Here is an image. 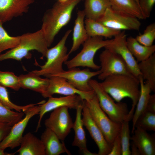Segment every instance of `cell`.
I'll return each mask as SVG.
<instances>
[{
    "mask_svg": "<svg viewBox=\"0 0 155 155\" xmlns=\"http://www.w3.org/2000/svg\"><path fill=\"white\" fill-rule=\"evenodd\" d=\"M67 0H58V1L60 2H63Z\"/></svg>",
    "mask_w": 155,
    "mask_h": 155,
    "instance_id": "obj_43",
    "label": "cell"
},
{
    "mask_svg": "<svg viewBox=\"0 0 155 155\" xmlns=\"http://www.w3.org/2000/svg\"><path fill=\"white\" fill-rule=\"evenodd\" d=\"M83 103L84 102L76 109L75 119L73 123L72 127L75 135L72 145L73 146L78 147L80 151L84 155H97V154L91 152L87 148L86 139L82 117Z\"/></svg>",
    "mask_w": 155,
    "mask_h": 155,
    "instance_id": "obj_20",
    "label": "cell"
},
{
    "mask_svg": "<svg viewBox=\"0 0 155 155\" xmlns=\"http://www.w3.org/2000/svg\"><path fill=\"white\" fill-rule=\"evenodd\" d=\"M85 14L83 10H79L75 21L73 33L72 44L68 54L70 55L78 50L89 37L84 25Z\"/></svg>",
    "mask_w": 155,
    "mask_h": 155,
    "instance_id": "obj_22",
    "label": "cell"
},
{
    "mask_svg": "<svg viewBox=\"0 0 155 155\" xmlns=\"http://www.w3.org/2000/svg\"><path fill=\"white\" fill-rule=\"evenodd\" d=\"M40 139L44 146L45 155H59L63 153L71 154L63 141L61 142L55 133L49 128H46Z\"/></svg>",
    "mask_w": 155,
    "mask_h": 155,
    "instance_id": "obj_18",
    "label": "cell"
},
{
    "mask_svg": "<svg viewBox=\"0 0 155 155\" xmlns=\"http://www.w3.org/2000/svg\"><path fill=\"white\" fill-rule=\"evenodd\" d=\"M139 70L144 80L149 84L152 91H155V53L138 63Z\"/></svg>",
    "mask_w": 155,
    "mask_h": 155,
    "instance_id": "obj_28",
    "label": "cell"
},
{
    "mask_svg": "<svg viewBox=\"0 0 155 155\" xmlns=\"http://www.w3.org/2000/svg\"><path fill=\"white\" fill-rule=\"evenodd\" d=\"M122 153V145L119 134L114 140L111 151L108 155H121Z\"/></svg>",
    "mask_w": 155,
    "mask_h": 155,
    "instance_id": "obj_38",
    "label": "cell"
},
{
    "mask_svg": "<svg viewBox=\"0 0 155 155\" xmlns=\"http://www.w3.org/2000/svg\"><path fill=\"white\" fill-rule=\"evenodd\" d=\"M126 42L128 49L137 62L147 59L155 53V45H143L132 36L127 38Z\"/></svg>",
    "mask_w": 155,
    "mask_h": 155,
    "instance_id": "obj_27",
    "label": "cell"
},
{
    "mask_svg": "<svg viewBox=\"0 0 155 155\" xmlns=\"http://www.w3.org/2000/svg\"><path fill=\"white\" fill-rule=\"evenodd\" d=\"M135 127V129L140 128L146 131H155V113L144 112L137 119Z\"/></svg>",
    "mask_w": 155,
    "mask_h": 155,
    "instance_id": "obj_32",
    "label": "cell"
},
{
    "mask_svg": "<svg viewBox=\"0 0 155 155\" xmlns=\"http://www.w3.org/2000/svg\"><path fill=\"white\" fill-rule=\"evenodd\" d=\"M71 31V30H67L56 45L51 49H48L45 57L46 61L42 65L37 63L40 69V70L32 71L33 72L39 76H45L55 75L64 70L63 64L68 60L69 55L67 53L65 44Z\"/></svg>",
    "mask_w": 155,
    "mask_h": 155,
    "instance_id": "obj_5",
    "label": "cell"
},
{
    "mask_svg": "<svg viewBox=\"0 0 155 155\" xmlns=\"http://www.w3.org/2000/svg\"><path fill=\"white\" fill-rule=\"evenodd\" d=\"M34 0H0V20L3 24L27 13Z\"/></svg>",
    "mask_w": 155,
    "mask_h": 155,
    "instance_id": "obj_17",
    "label": "cell"
},
{
    "mask_svg": "<svg viewBox=\"0 0 155 155\" xmlns=\"http://www.w3.org/2000/svg\"><path fill=\"white\" fill-rule=\"evenodd\" d=\"M5 150L0 148V155H13L15 154L16 152L13 153H7L4 151Z\"/></svg>",
    "mask_w": 155,
    "mask_h": 155,
    "instance_id": "obj_42",
    "label": "cell"
},
{
    "mask_svg": "<svg viewBox=\"0 0 155 155\" xmlns=\"http://www.w3.org/2000/svg\"><path fill=\"white\" fill-rule=\"evenodd\" d=\"M84 100L77 94L59 97L51 96L49 98L46 102L39 105L40 106L39 114V117L36 131H37L40 127L42 119L44 114L47 112L62 106H67L69 108L76 109L78 106L83 104Z\"/></svg>",
    "mask_w": 155,
    "mask_h": 155,
    "instance_id": "obj_16",
    "label": "cell"
},
{
    "mask_svg": "<svg viewBox=\"0 0 155 155\" xmlns=\"http://www.w3.org/2000/svg\"><path fill=\"white\" fill-rule=\"evenodd\" d=\"M24 115L23 112H15L8 109L0 101V122L13 125L22 119Z\"/></svg>",
    "mask_w": 155,
    "mask_h": 155,
    "instance_id": "obj_31",
    "label": "cell"
},
{
    "mask_svg": "<svg viewBox=\"0 0 155 155\" xmlns=\"http://www.w3.org/2000/svg\"><path fill=\"white\" fill-rule=\"evenodd\" d=\"M100 84L116 102H121L125 98L131 99L132 106L129 113L133 115L140 94L139 79L132 75L116 74L108 77Z\"/></svg>",
    "mask_w": 155,
    "mask_h": 155,
    "instance_id": "obj_2",
    "label": "cell"
},
{
    "mask_svg": "<svg viewBox=\"0 0 155 155\" xmlns=\"http://www.w3.org/2000/svg\"><path fill=\"white\" fill-rule=\"evenodd\" d=\"M44 77L49 79L48 87L41 94L44 98H49L55 94L65 96L77 94L83 100H87L92 98L96 95L93 90L86 92L76 89L63 77L54 75H47Z\"/></svg>",
    "mask_w": 155,
    "mask_h": 155,
    "instance_id": "obj_10",
    "label": "cell"
},
{
    "mask_svg": "<svg viewBox=\"0 0 155 155\" xmlns=\"http://www.w3.org/2000/svg\"><path fill=\"white\" fill-rule=\"evenodd\" d=\"M140 82V94L136 105V107L132 119V127L131 133H133L135 129L136 122L139 116L145 111L152 91L149 84L147 82L145 83L142 76L139 78Z\"/></svg>",
    "mask_w": 155,
    "mask_h": 155,
    "instance_id": "obj_24",
    "label": "cell"
},
{
    "mask_svg": "<svg viewBox=\"0 0 155 155\" xmlns=\"http://www.w3.org/2000/svg\"><path fill=\"white\" fill-rule=\"evenodd\" d=\"M84 24L89 37L99 36L111 38L121 32L104 26L96 21L87 18L84 20Z\"/></svg>",
    "mask_w": 155,
    "mask_h": 155,
    "instance_id": "obj_26",
    "label": "cell"
},
{
    "mask_svg": "<svg viewBox=\"0 0 155 155\" xmlns=\"http://www.w3.org/2000/svg\"><path fill=\"white\" fill-rule=\"evenodd\" d=\"M111 6L108 0H85L83 10L86 18L97 21Z\"/></svg>",
    "mask_w": 155,
    "mask_h": 155,
    "instance_id": "obj_25",
    "label": "cell"
},
{
    "mask_svg": "<svg viewBox=\"0 0 155 155\" xmlns=\"http://www.w3.org/2000/svg\"><path fill=\"white\" fill-rule=\"evenodd\" d=\"M0 101L8 109L18 112H25L30 107L37 104H30L25 106H19L12 102L9 97L8 92L4 86L0 84Z\"/></svg>",
    "mask_w": 155,
    "mask_h": 155,
    "instance_id": "obj_33",
    "label": "cell"
},
{
    "mask_svg": "<svg viewBox=\"0 0 155 155\" xmlns=\"http://www.w3.org/2000/svg\"><path fill=\"white\" fill-rule=\"evenodd\" d=\"M18 77L21 88L30 90L41 94L45 91L49 84L48 78H41L32 71L21 74Z\"/></svg>",
    "mask_w": 155,
    "mask_h": 155,
    "instance_id": "obj_23",
    "label": "cell"
},
{
    "mask_svg": "<svg viewBox=\"0 0 155 155\" xmlns=\"http://www.w3.org/2000/svg\"><path fill=\"white\" fill-rule=\"evenodd\" d=\"M113 8L134 16L139 20H145L138 4L134 0H108Z\"/></svg>",
    "mask_w": 155,
    "mask_h": 155,
    "instance_id": "obj_29",
    "label": "cell"
},
{
    "mask_svg": "<svg viewBox=\"0 0 155 155\" xmlns=\"http://www.w3.org/2000/svg\"><path fill=\"white\" fill-rule=\"evenodd\" d=\"M155 3V0H139V6L145 20L149 18Z\"/></svg>",
    "mask_w": 155,
    "mask_h": 155,
    "instance_id": "obj_37",
    "label": "cell"
},
{
    "mask_svg": "<svg viewBox=\"0 0 155 155\" xmlns=\"http://www.w3.org/2000/svg\"><path fill=\"white\" fill-rule=\"evenodd\" d=\"M140 44L150 46L153 45L155 39V23L153 22L148 25L142 34L137 36L135 38Z\"/></svg>",
    "mask_w": 155,
    "mask_h": 155,
    "instance_id": "obj_36",
    "label": "cell"
},
{
    "mask_svg": "<svg viewBox=\"0 0 155 155\" xmlns=\"http://www.w3.org/2000/svg\"><path fill=\"white\" fill-rule=\"evenodd\" d=\"M68 109L67 106H62L54 109L44 122L46 128L54 132L62 141L70 133L73 125Z\"/></svg>",
    "mask_w": 155,
    "mask_h": 155,
    "instance_id": "obj_11",
    "label": "cell"
},
{
    "mask_svg": "<svg viewBox=\"0 0 155 155\" xmlns=\"http://www.w3.org/2000/svg\"><path fill=\"white\" fill-rule=\"evenodd\" d=\"M0 84L16 91L21 88L18 76L12 72L0 71Z\"/></svg>",
    "mask_w": 155,
    "mask_h": 155,
    "instance_id": "obj_35",
    "label": "cell"
},
{
    "mask_svg": "<svg viewBox=\"0 0 155 155\" xmlns=\"http://www.w3.org/2000/svg\"><path fill=\"white\" fill-rule=\"evenodd\" d=\"M3 24L0 20V53L16 47L19 43L20 38V36H12L9 35L3 27Z\"/></svg>",
    "mask_w": 155,
    "mask_h": 155,
    "instance_id": "obj_30",
    "label": "cell"
},
{
    "mask_svg": "<svg viewBox=\"0 0 155 155\" xmlns=\"http://www.w3.org/2000/svg\"><path fill=\"white\" fill-rule=\"evenodd\" d=\"M131 155H141L140 151L137 147L131 142Z\"/></svg>",
    "mask_w": 155,
    "mask_h": 155,
    "instance_id": "obj_41",
    "label": "cell"
},
{
    "mask_svg": "<svg viewBox=\"0 0 155 155\" xmlns=\"http://www.w3.org/2000/svg\"><path fill=\"white\" fill-rule=\"evenodd\" d=\"M130 140L137 147L141 155H155V138L147 131L141 128H135Z\"/></svg>",
    "mask_w": 155,
    "mask_h": 155,
    "instance_id": "obj_19",
    "label": "cell"
},
{
    "mask_svg": "<svg viewBox=\"0 0 155 155\" xmlns=\"http://www.w3.org/2000/svg\"><path fill=\"white\" fill-rule=\"evenodd\" d=\"M129 121L125 120L121 124L119 133L122 145V153L121 155H131L130 148V129L129 125Z\"/></svg>",
    "mask_w": 155,
    "mask_h": 155,
    "instance_id": "obj_34",
    "label": "cell"
},
{
    "mask_svg": "<svg viewBox=\"0 0 155 155\" xmlns=\"http://www.w3.org/2000/svg\"><path fill=\"white\" fill-rule=\"evenodd\" d=\"M100 73L98 78L103 80L116 74L133 75L122 57L118 54L105 49L99 55Z\"/></svg>",
    "mask_w": 155,
    "mask_h": 155,
    "instance_id": "obj_9",
    "label": "cell"
},
{
    "mask_svg": "<svg viewBox=\"0 0 155 155\" xmlns=\"http://www.w3.org/2000/svg\"><path fill=\"white\" fill-rule=\"evenodd\" d=\"M89 83L95 92L101 108L111 120L121 123L125 120L132 119L126 103L121 101L115 103L96 80L91 79Z\"/></svg>",
    "mask_w": 155,
    "mask_h": 155,
    "instance_id": "obj_4",
    "label": "cell"
},
{
    "mask_svg": "<svg viewBox=\"0 0 155 155\" xmlns=\"http://www.w3.org/2000/svg\"><path fill=\"white\" fill-rule=\"evenodd\" d=\"M33 106L24 112V118L13 125L8 135L0 143V148L5 150L9 148L13 149L20 146L24 130L30 119L34 116L39 114L40 106Z\"/></svg>",
    "mask_w": 155,
    "mask_h": 155,
    "instance_id": "obj_12",
    "label": "cell"
},
{
    "mask_svg": "<svg viewBox=\"0 0 155 155\" xmlns=\"http://www.w3.org/2000/svg\"><path fill=\"white\" fill-rule=\"evenodd\" d=\"M107 27L120 31L139 30L141 23L136 17L115 9L107 8L97 21Z\"/></svg>",
    "mask_w": 155,
    "mask_h": 155,
    "instance_id": "obj_8",
    "label": "cell"
},
{
    "mask_svg": "<svg viewBox=\"0 0 155 155\" xmlns=\"http://www.w3.org/2000/svg\"><path fill=\"white\" fill-rule=\"evenodd\" d=\"M113 39L112 42L104 48L119 55L124 61L131 74L139 79L141 76L138 63L128 49L127 44V35L121 31Z\"/></svg>",
    "mask_w": 155,
    "mask_h": 155,
    "instance_id": "obj_13",
    "label": "cell"
},
{
    "mask_svg": "<svg viewBox=\"0 0 155 155\" xmlns=\"http://www.w3.org/2000/svg\"><path fill=\"white\" fill-rule=\"evenodd\" d=\"M84 102L92 119L107 142L112 145L119 134L121 123L115 122L109 117L100 106L96 95L89 100H84Z\"/></svg>",
    "mask_w": 155,
    "mask_h": 155,
    "instance_id": "obj_7",
    "label": "cell"
},
{
    "mask_svg": "<svg viewBox=\"0 0 155 155\" xmlns=\"http://www.w3.org/2000/svg\"><path fill=\"white\" fill-rule=\"evenodd\" d=\"M82 0L57 1L44 13L41 29L48 47L60 30L69 22L75 6Z\"/></svg>",
    "mask_w": 155,
    "mask_h": 155,
    "instance_id": "obj_1",
    "label": "cell"
},
{
    "mask_svg": "<svg viewBox=\"0 0 155 155\" xmlns=\"http://www.w3.org/2000/svg\"><path fill=\"white\" fill-rule=\"evenodd\" d=\"M20 147L16 152L19 155H45L44 146L40 139L30 132L23 136Z\"/></svg>",
    "mask_w": 155,
    "mask_h": 155,
    "instance_id": "obj_21",
    "label": "cell"
},
{
    "mask_svg": "<svg viewBox=\"0 0 155 155\" xmlns=\"http://www.w3.org/2000/svg\"><path fill=\"white\" fill-rule=\"evenodd\" d=\"M134 0L137 2V3L138 4V5H139V0Z\"/></svg>",
    "mask_w": 155,
    "mask_h": 155,
    "instance_id": "obj_44",
    "label": "cell"
},
{
    "mask_svg": "<svg viewBox=\"0 0 155 155\" xmlns=\"http://www.w3.org/2000/svg\"><path fill=\"white\" fill-rule=\"evenodd\" d=\"M100 73V70L94 71H90L88 68L80 69L75 68L64 70L57 74L53 75L63 77L66 80L76 89L83 92L93 90L89 83V80Z\"/></svg>",
    "mask_w": 155,
    "mask_h": 155,
    "instance_id": "obj_14",
    "label": "cell"
},
{
    "mask_svg": "<svg viewBox=\"0 0 155 155\" xmlns=\"http://www.w3.org/2000/svg\"><path fill=\"white\" fill-rule=\"evenodd\" d=\"M82 120L84 126L98 148V155H108L112 145L105 139L102 132L95 123L89 113L88 108L84 101L82 111Z\"/></svg>",
    "mask_w": 155,
    "mask_h": 155,
    "instance_id": "obj_15",
    "label": "cell"
},
{
    "mask_svg": "<svg viewBox=\"0 0 155 155\" xmlns=\"http://www.w3.org/2000/svg\"><path fill=\"white\" fill-rule=\"evenodd\" d=\"M145 111L155 113V94L151 95Z\"/></svg>",
    "mask_w": 155,
    "mask_h": 155,
    "instance_id": "obj_40",
    "label": "cell"
},
{
    "mask_svg": "<svg viewBox=\"0 0 155 155\" xmlns=\"http://www.w3.org/2000/svg\"><path fill=\"white\" fill-rule=\"evenodd\" d=\"M19 44L5 53L0 55V61L7 59L20 61L24 58L31 57L30 52L36 50L45 57L48 46L41 29L33 32H27L20 36Z\"/></svg>",
    "mask_w": 155,
    "mask_h": 155,
    "instance_id": "obj_3",
    "label": "cell"
},
{
    "mask_svg": "<svg viewBox=\"0 0 155 155\" xmlns=\"http://www.w3.org/2000/svg\"><path fill=\"white\" fill-rule=\"evenodd\" d=\"M13 125L9 123L0 122V143L9 133Z\"/></svg>",
    "mask_w": 155,
    "mask_h": 155,
    "instance_id": "obj_39",
    "label": "cell"
},
{
    "mask_svg": "<svg viewBox=\"0 0 155 155\" xmlns=\"http://www.w3.org/2000/svg\"><path fill=\"white\" fill-rule=\"evenodd\" d=\"M102 37L99 36L89 37L83 43L80 52L64 64L68 69L82 67L95 70H99L100 66L94 62V56L98 50L105 48L113 40V39L104 40Z\"/></svg>",
    "mask_w": 155,
    "mask_h": 155,
    "instance_id": "obj_6",
    "label": "cell"
}]
</instances>
